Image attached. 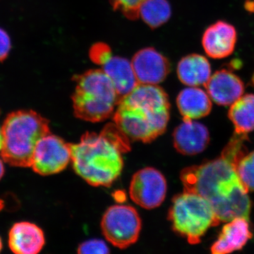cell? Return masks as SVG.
Returning <instances> with one entry per match:
<instances>
[{
    "label": "cell",
    "mask_w": 254,
    "mask_h": 254,
    "mask_svg": "<svg viewBox=\"0 0 254 254\" xmlns=\"http://www.w3.org/2000/svg\"><path fill=\"white\" fill-rule=\"evenodd\" d=\"M252 83H253V85L254 86V73L253 76H252Z\"/></svg>",
    "instance_id": "obj_31"
},
{
    "label": "cell",
    "mask_w": 254,
    "mask_h": 254,
    "mask_svg": "<svg viewBox=\"0 0 254 254\" xmlns=\"http://www.w3.org/2000/svg\"><path fill=\"white\" fill-rule=\"evenodd\" d=\"M177 104L184 120L204 118L212 110L211 98L198 86H189L182 90L177 96Z\"/></svg>",
    "instance_id": "obj_16"
},
{
    "label": "cell",
    "mask_w": 254,
    "mask_h": 254,
    "mask_svg": "<svg viewBox=\"0 0 254 254\" xmlns=\"http://www.w3.org/2000/svg\"><path fill=\"white\" fill-rule=\"evenodd\" d=\"M177 76L180 81L187 86H205L211 76V66L203 55H187L178 64Z\"/></svg>",
    "instance_id": "obj_18"
},
{
    "label": "cell",
    "mask_w": 254,
    "mask_h": 254,
    "mask_svg": "<svg viewBox=\"0 0 254 254\" xmlns=\"http://www.w3.org/2000/svg\"><path fill=\"white\" fill-rule=\"evenodd\" d=\"M71 161L70 143L55 135H46L37 143L31 168L43 176L63 171Z\"/></svg>",
    "instance_id": "obj_8"
},
{
    "label": "cell",
    "mask_w": 254,
    "mask_h": 254,
    "mask_svg": "<svg viewBox=\"0 0 254 254\" xmlns=\"http://www.w3.org/2000/svg\"><path fill=\"white\" fill-rule=\"evenodd\" d=\"M252 236L248 219L238 217L227 222L222 227L210 250L213 254L232 253L242 250Z\"/></svg>",
    "instance_id": "obj_14"
},
{
    "label": "cell",
    "mask_w": 254,
    "mask_h": 254,
    "mask_svg": "<svg viewBox=\"0 0 254 254\" xmlns=\"http://www.w3.org/2000/svg\"><path fill=\"white\" fill-rule=\"evenodd\" d=\"M205 86L211 100L223 106L233 104L245 92L241 78L227 69L219 70L211 75Z\"/></svg>",
    "instance_id": "obj_12"
},
{
    "label": "cell",
    "mask_w": 254,
    "mask_h": 254,
    "mask_svg": "<svg viewBox=\"0 0 254 254\" xmlns=\"http://www.w3.org/2000/svg\"><path fill=\"white\" fill-rule=\"evenodd\" d=\"M101 229L106 240L117 248H128L136 243L141 230V220L131 205H115L103 215Z\"/></svg>",
    "instance_id": "obj_7"
},
{
    "label": "cell",
    "mask_w": 254,
    "mask_h": 254,
    "mask_svg": "<svg viewBox=\"0 0 254 254\" xmlns=\"http://www.w3.org/2000/svg\"><path fill=\"white\" fill-rule=\"evenodd\" d=\"M166 193V180L156 169H142L132 177L130 197L142 208L150 210L160 206L165 199Z\"/></svg>",
    "instance_id": "obj_9"
},
{
    "label": "cell",
    "mask_w": 254,
    "mask_h": 254,
    "mask_svg": "<svg viewBox=\"0 0 254 254\" xmlns=\"http://www.w3.org/2000/svg\"><path fill=\"white\" fill-rule=\"evenodd\" d=\"M145 0H110L114 9L120 11L129 19L139 17V10Z\"/></svg>",
    "instance_id": "obj_22"
},
{
    "label": "cell",
    "mask_w": 254,
    "mask_h": 254,
    "mask_svg": "<svg viewBox=\"0 0 254 254\" xmlns=\"http://www.w3.org/2000/svg\"><path fill=\"white\" fill-rule=\"evenodd\" d=\"M102 70L113 82L120 99L138 86V82L131 63L125 58L112 56L102 65Z\"/></svg>",
    "instance_id": "obj_17"
},
{
    "label": "cell",
    "mask_w": 254,
    "mask_h": 254,
    "mask_svg": "<svg viewBox=\"0 0 254 254\" xmlns=\"http://www.w3.org/2000/svg\"><path fill=\"white\" fill-rule=\"evenodd\" d=\"M4 173V165H3L2 161L0 159V180L2 178L3 175Z\"/></svg>",
    "instance_id": "obj_27"
},
{
    "label": "cell",
    "mask_w": 254,
    "mask_h": 254,
    "mask_svg": "<svg viewBox=\"0 0 254 254\" xmlns=\"http://www.w3.org/2000/svg\"><path fill=\"white\" fill-rule=\"evenodd\" d=\"M112 50L108 45L104 43H98L94 45L90 50V58L93 63L97 64H104L111 57Z\"/></svg>",
    "instance_id": "obj_24"
},
{
    "label": "cell",
    "mask_w": 254,
    "mask_h": 254,
    "mask_svg": "<svg viewBox=\"0 0 254 254\" xmlns=\"http://www.w3.org/2000/svg\"><path fill=\"white\" fill-rule=\"evenodd\" d=\"M245 7L247 11H254V1H247L245 3Z\"/></svg>",
    "instance_id": "obj_26"
},
{
    "label": "cell",
    "mask_w": 254,
    "mask_h": 254,
    "mask_svg": "<svg viewBox=\"0 0 254 254\" xmlns=\"http://www.w3.org/2000/svg\"><path fill=\"white\" fill-rule=\"evenodd\" d=\"M2 250V242H1V238H0V252Z\"/></svg>",
    "instance_id": "obj_30"
},
{
    "label": "cell",
    "mask_w": 254,
    "mask_h": 254,
    "mask_svg": "<svg viewBox=\"0 0 254 254\" xmlns=\"http://www.w3.org/2000/svg\"><path fill=\"white\" fill-rule=\"evenodd\" d=\"M228 117L235 128V133L246 134L254 130V94L240 97L231 105Z\"/></svg>",
    "instance_id": "obj_19"
},
{
    "label": "cell",
    "mask_w": 254,
    "mask_h": 254,
    "mask_svg": "<svg viewBox=\"0 0 254 254\" xmlns=\"http://www.w3.org/2000/svg\"><path fill=\"white\" fill-rule=\"evenodd\" d=\"M131 63L137 81L141 84L158 85L170 72L168 60L154 48L140 50Z\"/></svg>",
    "instance_id": "obj_10"
},
{
    "label": "cell",
    "mask_w": 254,
    "mask_h": 254,
    "mask_svg": "<svg viewBox=\"0 0 254 254\" xmlns=\"http://www.w3.org/2000/svg\"><path fill=\"white\" fill-rule=\"evenodd\" d=\"M70 146L75 173L91 186L109 187L121 175L123 150L102 132H86Z\"/></svg>",
    "instance_id": "obj_3"
},
{
    "label": "cell",
    "mask_w": 254,
    "mask_h": 254,
    "mask_svg": "<svg viewBox=\"0 0 254 254\" xmlns=\"http://www.w3.org/2000/svg\"><path fill=\"white\" fill-rule=\"evenodd\" d=\"M180 178L185 191L210 202L220 222L238 217L249 219L252 208L249 190L241 182L235 165L222 155L184 169Z\"/></svg>",
    "instance_id": "obj_1"
},
{
    "label": "cell",
    "mask_w": 254,
    "mask_h": 254,
    "mask_svg": "<svg viewBox=\"0 0 254 254\" xmlns=\"http://www.w3.org/2000/svg\"><path fill=\"white\" fill-rule=\"evenodd\" d=\"M45 244L44 233L35 224L28 222H18L10 230L9 248L15 254H38Z\"/></svg>",
    "instance_id": "obj_15"
},
{
    "label": "cell",
    "mask_w": 254,
    "mask_h": 254,
    "mask_svg": "<svg viewBox=\"0 0 254 254\" xmlns=\"http://www.w3.org/2000/svg\"><path fill=\"white\" fill-rule=\"evenodd\" d=\"M4 202H3V200L0 199V211H1V210H2V208H4Z\"/></svg>",
    "instance_id": "obj_29"
},
{
    "label": "cell",
    "mask_w": 254,
    "mask_h": 254,
    "mask_svg": "<svg viewBox=\"0 0 254 254\" xmlns=\"http://www.w3.org/2000/svg\"><path fill=\"white\" fill-rule=\"evenodd\" d=\"M77 252L80 254H107L110 253V249L104 241L93 239L78 246Z\"/></svg>",
    "instance_id": "obj_23"
},
{
    "label": "cell",
    "mask_w": 254,
    "mask_h": 254,
    "mask_svg": "<svg viewBox=\"0 0 254 254\" xmlns=\"http://www.w3.org/2000/svg\"><path fill=\"white\" fill-rule=\"evenodd\" d=\"M171 14V6L167 0H145L139 10V16L152 28L166 23Z\"/></svg>",
    "instance_id": "obj_20"
},
{
    "label": "cell",
    "mask_w": 254,
    "mask_h": 254,
    "mask_svg": "<svg viewBox=\"0 0 254 254\" xmlns=\"http://www.w3.org/2000/svg\"><path fill=\"white\" fill-rule=\"evenodd\" d=\"M2 147V133H1V127H0V150Z\"/></svg>",
    "instance_id": "obj_28"
},
{
    "label": "cell",
    "mask_w": 254,
    "mask_h": 254,
    "mask_svg": "<svg viewBox=\"0 0 254 254\" xmlns=\"http://www.w3.org/2000/svg\"><path fill=\"white\" fill-rule=\"evenodd\" d=\"M49 121L33 110H21L10 113L1 127L4 162L11 166L31 167L38 142L50 133Z\"/></svg>",
    "instance_id": "obj_4"
},
{
    "label": "cell",
    "mask_w": 254,
    "mask_h": 254,
    "mask_svg": "<svg viewBox=\"0 0 254 254\" xmlns=\"http://www.w3.org/2000/svg\"><path fill=\"white\" fill-rule=\"evenodd\" d=\"M170 115V102L163 88L138 83L120 100L113 118L129 139L149 143L166 131Z\"/></svg>",
    "instance_id": "obj_2"
},
{
    "label": "cell",
    "mask_w": 254,
    "mask_h": 254,
    "mask_svg": "<svg viewBox=\"0 0 254 254\" xmlns=\"http://www.w3.org/2000/svg\"><path fill=\"white\" fill-rule=\"evenodd\" d=\"M76 83L72 95L76 118L90 123H100L113 116L120 97L113 82L102 69L88 70L73 76Z\"/></svg>",
    "instance_id": "obj_5"
},
{
    "label": "cell",
    "mask_w": 254,
    "mask_h": 254,
    "mask_svg": "<svg viewBox=\"0 0 254 254\" xmlns=\"http://www.w3.org/2000/svg\"><path fill=\"white\" fill-rule=\"evenodd\" d=\"M175 148L179 153L193 155L202 153L210 142L208 128L203 124L184 120L173 133Z\"/></svg>",
    "instance_id": "obj_13"
},
{
    "label": "cell",
    "mask_w": 254,
    "mask_h": 254,
    "mask_svg": "<svg viewBox=\"0 0 254 254\" xmlns=\"http://www.w3.org/2000/svg\"><path fill=\"white\" fill-rule=\"evenodd\" d=\"M237 41L236 28L226 21H218L205 30L202 46L210 58L223 59L233 53Z\"/></svg>",
    "instance_id": "obj_11"
},
{
    "label": "cell",
    "mask_w": 254,
    "mask_h": 254,
    "mask_svg": "<svg viewBox=\"0 0 254 254\" xmlns=\"http://www.w3.org/2000/svg\"><path fill=\"white\" fill-rule=\"evenodd\" d=\"M168 219L174 231L190 245L200 243L209 229L220 222L208 200L185 190L174 197Z\"/></svg>",
    "instance_id": "obj_6"
},
{
    "label": "cell",
    "mask_w": 254,
    "mask_h": 254,
    "mask_svg": "<svg viewBox=\"0 0 254 254\" xmlns=\"http://www.w3.org/2000/svg\"><path fill=\"white\" fill-rule=\"evenodd\" d=\"M237 175L249 191H254V151L247 153L236 165Z\"/></svg>",
    "instance_id": "obj_21"
},
{
    "label": "cell",
    "mask_w": 254,
    "mask_h": 254,
    "mask_svg": "<svg viewBox=\"0 0 254 254\" xmlns=\"http://www.w3.org/2000/svg\"><path fill=\"white\" fill-rule=\"evenodd\" d=\"M11 48V39L8 33L0 28V63L7 58Z\"/></svg>",
    "instance_id": "obj_25"
}]
</instances>
